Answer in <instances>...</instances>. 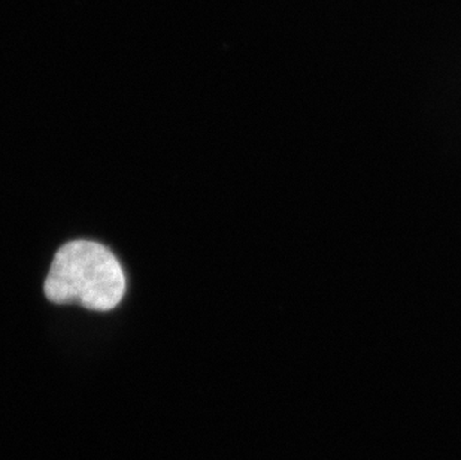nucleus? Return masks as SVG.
<instances>
[{
  "label": "nucleus",
  "mask_w": 461,
  "mask_h": 460,
  "mask_svg": "<svg viewBox=\"0 0 461 460\" xmlns=\"http://www.w3.org/2000/svg\"><path fill=\"white\" fill-rule=\"evenodd\" d=\"M44 290L54 304L79 305L106 313L122 302L126 275L111 250L79 239L56 253Z\"/></svg>",
  "instance_id": "1"
}]
</instances>
